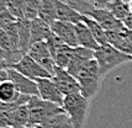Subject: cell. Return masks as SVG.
<instances>
[{
  "label": "cell",
  "mask_w": 132,
  "mask_h": 128,
  "mask_svg": "<svg viewBox=\"0 0 132 128\" xmlns=\"http://www.w3.org/2000/svg\"><path fill=\"white\" fill-rule=\"evenodd\" d=\"M94 58L98 62L101 76L106 75L109 71L122 64L132 62V57L126 53L119 51L111 44H103L99 46L98 49L94 51Z\"/></svg>",
  "instance_id": "cell-1"
},
{
  "label": "cell",
  "mask_w": 132,
  "mask_h": 128,
  "mask_svg": "<svg viewBox=\"0 0 132 128\" xmlns=\"http://www.w3.org/2000/svg\"><path fill=\"white\" fill-rule=\"evenodd\" d=\"M101 78L103 76L100 73V68L95 58L89 60L75 75V79L78 80L79 86H80L81 95L89 100L94 97L99 91Z\"/></svg>",
  "instance_id": "cell-2"
},
{
  "label": "cell",
  "mask_w": 132,
  "mask_h": 128,
  "mask_svg": "<svg viewBox=\"0 0 132 128\" xmlns=\"http://www.w3.org/2000/svg\"><path fill=\"white\" fill-rule=\"evenodd\" d=\"M27 107H29L30 115L29 126L31 127H37L46 120H48L50 117L64 112L62 106L46 101V100L41 99L40 96H31L30 101L27 102Z\"/></svg>",
  "instance_id": "cell-3"
},
{
  "label": "cell",
  "mask_w": 132,
  "mask_h": 128,
  "mask_svg": "<svg viewBox=\"0 0 132 128\" xmlns=\"http://www.w3.org/2000/svg\"><path fill=\"white\" fill-rule=\"evenodd\" d=\"M62 108L72 120L74 128H84L89 111V99L83 96L80 93L64 96Z\"/></svg>",
  "instance_id": "cell-4"
},
{
  "label": "cell",
  "mask_w": 132,
  "mask_h": 128,
  "mask_svg": "<svg viewBox=\"0 0 132 128\" xmlns=\"http://www.w3.org/2000/svg\"><path fill=\"white\" fill-rule=\"evenodd\" d=\"M10 68L15 69L20 74L25 75L31 80H37V79H41V78H52L51 74L45 68H42L35 59L31 58L29 54H25L22 58L20 59L19 63L14 64Z\"/></svg>",
  "instance_id": "cell-5"
},
{
  "label": "cell",
  "mask_w": 132,
  "mask_h": 128,
  "mask_svg": "<svg viewBox=\"0 0 132 128\" xmlns=\"http://www.w3.org/2000/svg\"><path fill=\"white\" fill-rule=\"evenodd\" d=\"M88 16L94 19L106 32L126 33L127 31H128L125 27L123 22L120 21V20H117L108 9H94Z\"/></svg>",
  "instance_id": "cell-6"
},
{
  "label": "cell",
  "mask_w": 132,
  "mask_h": 128,
  "mask_svg": "<svg viewBox=\"0 0 132 128\" xmlns=\"http://www.w3.org/2000/svg\"><path fill=\"white\" fill-rule=\"evenodd\" d=\"M26 54H29L30 57L35 59L42 68H45L51 75H53L56 64H54L53 57H52L51 52H50V48L47 46L46 41L37 42V43L31 44Z\"/></svg>",
  "instance_id": "cell-7"
},
{
  "label": "cell",
  "mask_w": 132,
  "mask_h": 128,
  "mask_svg": "<svg viewBox=\"0 0 132 128\" xmlns=\"http://www.w3.org/2000/svg\"><path fill=\"white\" fill-rule=\"evenodd\" d=\"M52 80L64 96L80 93V86H79L78 80L73 75H70L65 69L56 67L54 73L52 75Z\"/></svg>",
  "instance_id": "cell-8"
},
{
  "label": "cell",
  "mask_w": 132,
  "mask_h": 128,
  "mask_svg": "<svg viewBox=\"0 0 132 128\" xmlns=\"http://www.w3.org/2000/svg\"><path fill=\"white\" fill-rule=\"evenodd\" d=\"M35 81L37 83L38 96L41 99L50 101V102H53L56 105L62 106L64 100V95L56 86V84L53 83L52 78H41V79H37Z\"/></svg>",
  "instance_id": "cell-9"
},
{
  "label": "cell",
  "mask_w": 132,
  "mask_h": 128,
  "mask_svg": "<svg viewBox=\"0 0 132 128\" xmlns=\"http://www.w3.org/2000/svg\"><path fill=\"white\" fill-rule=\"evenodd\" d=\"M50 26H51L52 32L56 36H58L65 44L73 47V48L79 46L78 38H77V32H75V23L56 20Z\"/></svg>",
  "instance_id": "cell-10"
},
{
  "label": "cell",
  "mask_w": 132,
  "mask_h": 128,
  "mask_svg": "<svg viewBox=\"0 0 132 128\" xmlns=\"http://www.w3.org/2000/svg\"><path fill=\"white\" fill-rule=\"evenodd\" d=\"M7 76L9 80H11L19 93L22 95H27V96H38V87H37V83L35 80H31L25 75L20 74L19 71L15 69L7 68Z\"/></svg>",
  "instance_id": "cell-11"
},
{
  "label": "cell",
  "mask_w": 132,
  "mask_h": 128,
  "mask_svg": "<svg viewBox=\"0 0 132 128\" xmlns=\"http://www.w3.org/2000/svg\"><path fill=\"white\" fill-rule=\"evenodd\" d=\"M94 59V51L93 49H88L84 47H75L73 57L69 62V65L67 67V71L70 75H73L75 78V75L78 74V71L85 65L89 60Z\"/></svg>",
  "instance_id": "cell-12"
},
{
  "label": "cell",
  "mask_w": 132,
  "mask_h": 128,
  "mask_svg": "<svg viewBox=\"0 0 132 128\" xmlns=\"http://www.w3.org/2000/svg\"><path fill=\"white\" fill-rule=\"evenodd\" d=\"M54 4H56V20L72 22V23H77L83 21L84 15L75 11L74 9H72L70 6L65 5L61 0H54Z\"/></svg>",
  "instance_id": "cell-13"
},
{
  "label": "cell",
  "mask_w": 132,
  "mask_h": 128,
  "mask_svg": "<svg viewBox=\"0 0 132 128\" xmlns=\"http://www.w3.org/2000/svg\"><path fill=\"white\" fill-rule=\"evenodd\" d=\"M75 32H77V38H78V43L80 47L88 48V49H98V42L95 41L93 33L90 32L89 27L86 26L85 23L80 21V22L75 23Z\"/></svg>",
  "instance_id": "cell-14"
},
{
  "label": "cell",
  "mask_w": 132,
  "mask_h": 128,
  "mask_svg": "<svg viewBox=\"0 0 132 128\" xmlns=\"http://www.w3.org/2000/svg\"><path fill=\"white\" fill-rule=\"evenodd\" d=\"M52 33L51 26L40 17L31 20V44L43 42Z\"/></svg>",
  "instance_id": "cell-15"
},
{
  "label": "cell",
  "mask_w": 132,
  "mask_h": 128,
  "mask_svg": "<svg viewBox=\"0 0 132 128\" xmlns=\"http://www.w3.org/2000/svg\"><path fill=\"white\" fill-rule=\"evenodd\" d=\"M17 29H19V46L20 51L27 53L31 46V20L27 19H17Z\"/></svg>",
  "instance_id": "cell-16"
},
{
  "label": "cell",
  "mask_w": 132,
  "mask_h": 128,
  "mask_svg": "<svg viewBox=\"0 0 132 128\" xmlns=\"http://www.w3.org/2000/svg\"><path fill=\"white\" fill-rule=\"evenodd\" d=\"M73 53H74L73 47L68 46L65 43L61 44L54 52L52 53V57H53L56 67L62 68V69H67V67L69 65V62L73 57Z\"/></svg>",
  "instance_id": "cell-17"
},
{
  "label": "cell",
  "mask_w": 132,
  "mask_h": 128,
  "mask_svg": "<svg viewBox=\"0 0 132 128\" xmlns=\"http://www.w3.org/2000/svg\"><path fill=\"white\" fill-rule=\"evenodd\" d=\"M21 94L19 93L15 84L11 80H5L0 84V101L4 104H14L19 101Z\"/></svg>",
  "instance_id": "cell-18"
},
{
  "label": "cell",
  "mask_w": 132,
  "mask_h": 128,
  "mask_svg": "<svg viewBox=\"0 0 132 128\" xmlns=\"http://www.w3.org/2000/svg\"><path fill=\"white\" fill-rule=\"evenodd\" d=\"M37 128H74V126L68 115L65 112H61L50 117L40 126H37Z\"/></svg>",
  "instance_id": "cell-19"
},
{
  "label": "cell",
  "mask_w": 132,
  "mask_h": 128,
  "mask_svg": "<svg viewBox=\"0 0 132 128\" xmlns=\"http://www.w3.org/2000/svg\"><path fill=\"white\" fill-rule=\"evenodd\" d=\"M29 107L26 105L19 106L11 112L10 116V128H23L29 126Z\"/></svg>",
  "instance_id": "cell-20"
},
{
  "label": "cell",
  "mask_w": 132,
  "mask_h": 128,
  "mask_svg": "<svg viewBox=\"0 0 132 128\" xmlns=\"http://www.w3.org/2000/svg\"><path fill=\"white\" fill-rule=\"evenodd\" d=\"M105 9H108L120 21H123L131 14V5L123 0H111Z\"/></svg>",
  "instance_id": "cell-21"
},
{
  "label": "cell",
  "mask_w": 132,
  "mask_h": 128,
  "mask_svg": "<svg viewBox=\"0 0 132 128\" xmlns=\"http://www.w3.org/2000/svg\"><path fill=\"white\" fill-rule=\"evenodd\" d=\"M83 22L85 23L86 26L89 27L90 32L93 33L95 41L98 42L99 46H103V44H109V40H108V35H106V31L99 25L94 19L89 17V16H84L83 19Z\"/></svg>",
  "instance_id": "cell-22"
},
{
  "label": "cell",
  "mask_w": 132,
  "mask_h": 128,
  "mask_svg": "<svg viewBox=\"0 0 132 128\" xmlns=\"http://www.w3.org/2000/svg\"><path fill=\"white\" fill-rule=\"evenodd\" d=\"M38 17L51 25L56 21V4L54 0H41L38 7Z\"/></svg>",
  "instance_id": "cell-23"
},
{
  "label": "cell",
  "mask_w": 132,
  "mask_h": 128,
  "mask_svg": "<svg viewBox=\"0 0 132 128\" xmlns=\"http://www.w3.org/2000/svg\"><path fill=\"white\" fill-rule=\"evenodd\" d=\"M61 1L64 3L65 5L70 6L72 9H74L75 11H78L84 16H88L94 9H96L92 4L90 0H61Z\"/></svg>",
  "instance_id": "cell-24"
},
{
  "label": "cell",
  "mask_w": 132,
  "mask_h": 128,
  "mask_svg": "<svg viewBox=\"0 0 132 128\" xmlns=\"http://www.w3.org/2000/svg\"><path fill=\"white\" fill-rule=\"evenodd\" d=\"M41 0H25L23 5V17L27 20H34L38 17V7Z\"/></svg>",
  "instance_id": "cell-25"
},
{
  "label": "cell",
  "mask_w": 132,
  "mask_h": 128,
  "mask_svg": "<svg viewBox=\"0 0 132 128\" xmlns=\"http://www.w3.org/2000/svg\"><path fill=\"white\" fill-rule=\"evenodd\" d=\"M23 5H25V0H7V10L16 20L25 19L23 17Z\"/></svg>",
  "instance_id": "cell-26"
},
{
  "label": "cell",
  "mask_w": 132,
  "mask_h": 128,
  "mask_svg": "<svg viewBox=\"0 0 132 128\" xmlns=\"http://www.w3.org/2000/svg\"><path fill=\"white\" fill-rule=\"evenodd\" d=\"M0 47L5 51V54H10V53H12V52L20 51V49H17L16 47H15V44L12 43L11 38L6 33L5 30H0ZM21 52H22V51H21Z\"/></svg>",
  "instance_id": "cell-27"
},
{
  "label": "cell",
  "mask_w": 132,
  "mask_h": 128,
  "mask_svg": "<svg viewBox=\"0 0 132 128\" xmlns=\"http://www.w3.org/2000/svg\"><path fill=\"white\" fill-rule=\"evenodd\" d=\"M16 19L12 16L9 10H6L4 12H0V30L5 29L7 25H10L11 22H15Z\"/></svg>",
  "instance_id": "cell-28"
},
{
  "label": "cell",
  "mask_w": 132,
  "mask_h": 128,
  "mask_svg": "<svg viewBox=\"0 0 132 128\" xmlns=\"http://www.w3.org/2000/svg\"><path fill=\"white\" fill-rule=\"evenodd\" d=\"M90 1L96 9H105L111 0H90Z\"/></svg>",
  "instance_id": "cell-29"
},
{
  "label": "cell",
  "mask_w": 132,
  "mask_h": 128,
  "mask_svg": "<svg viewBox=\"0 0 132 128\" xmlns=\"http://www.w3.org/2000/svg\"><path fill=\"white\" fill-rule=\"evenodd\" d=\"M123 25H125V27H126L127 30H130V31H132V14H130L128 16H127L123 21Z\"/></svg>",
  "instance_id": "cell-30"
},
{
  "label": "cell",
  "mask_w": 132,
  "mask_h": 128,
  "mask_svg": "<svg viewBox=\"0 0 132 128\" xmlns=\"http://www.w3.org/2000/svg\"><path fill=\"white\" fill-rule=\"evenodd\" d=\"M9 79V76H7V70H1L0 71V84L1 83H4L5 80H7Z\"/></svg>",
  "instance_id": "cell-31"
},
{
  "label": "cell",
  "mask_w": 132,
  "mask_h": 128,
  "mask_svg": "<svg viewBox=\"0 0 132 128\" xmlns=\"http://www.w3.org/2000/svg\"><path fill=\"white\" fill-rule=\"evenodd\" d=\"M7 10V0H0V12Z\"/></svg>",
  "instance_id": "cell-32"
},
{
  "label": "cell",
  "mask_w": 132,
  "mask_h": 128,
  "mask_svg": "<svg viewBox=\"0 0 132 128\" xmlns=\"http://www.w3.org/2000/svg\"><path fill=\"white\" fill-rule=\"evenodd\" d=\"M7 69V63H6L5 60H0V71L1 70H5Z\"/></svg>",
  "instance_id": "cell-33"
},
{
  "label": "cell",
  "mask_w": 132,
  "mask_h": 128,
  "mask_svg": "<svg viewBox=\"0 0 132 128\" xmlns=\"http://www.w3.org/2000/svg\"><path fill=\"white\" fill-rule=\"evenodd\" d=\"M5 56H6L5 51H4V49L0 47V60H5Z\"/></svg>",
  "instance_id": "cell-34"
},
{
  "label": "cell",
  "mask_w": 132,
  "mask_h": 128,
  "mask_svg": "<svg viewBox=\"0 0 132 128\" xmlns=\"http://www.w3.org/2000/svg\"><path fill=\"white\" fill-rule=\"evenodd\" d=\"M23 128H37V127H31V126H26V127H23Z\"/></svg>",
  "instance_id": "cell-35"
},
{
  "label": "cell",
  "mask_w": 132,
  "mask_h": 128,
  "mask_svg": "<svg viewBox=\"0 0 132 128\" xmlns=\"http://www.w3.org/2000/svg\"><path fill=\"white\" fill-rule=\"evenodd\" d=\"M123 1H126V3H128V4H130V3H132V0H123Z\"/></svg>",
  "instance_id": "cell-36"
},
{
  "label": "cell",
  "mask_w": 132,
  "mask_h": 128,
  "mask_svg": "<svg viewBox=\"0 0 132 128\" xmlns=\"http://www.w3.org/2000/svg\"><path fill=\"white\" fill-rule=\"evenodd\" d=\"M130 5H131V14H132V3H130Z\"/></svg>",
  "instance_id": "cell-37"
}]
</instances>
